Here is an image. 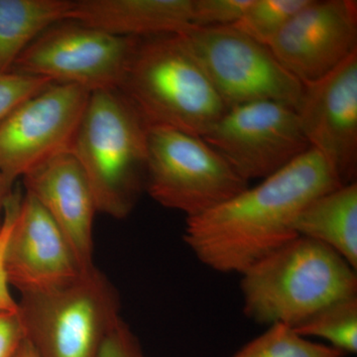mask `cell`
I'll return each instance as SVG.
<instances>
[{"mask_svg": "<svg viewBox=\"0 0 357 357\" xmlns=\"http://www.w3.org/2000/svg\"><path fill=\"white\" fill-rule=\"evenodd\" d=\"M54 83L46 77L22 73L0 74V121L28 98Z\"/></svg>", "mask_w": 357, "mask_h": 357, "instance_id": "44dd1931", "label": "cell"}, {"mask_svg": "<svg viewBox=\"0 0 357 357\" xmlns=\"http://www.w3.org/2000/svg\"><path fill=\"white\" fill-rule=\"evenodd\" d=\"M328 344L302 337L283 324L268 326L266 332L249 342L231 357H345Z\"/></svg>", "mask_w": 357, "mask_h": 357, "instance_id": "d6986e66", "label": "cell"}, {"mask_svg": "<svg viewBox=\"0 0 357 357\" xmlns=\"http://www.w3.org/2000/svg\"><path fill=\"white\" fill-rule=\"evenodd\" d=\"M252 0H192L194 27H227L243 17Z\"/></svg>", "mask_w": 357, "mask_h": 357, "instance_id": "7402d4cb", "label": "cell"}, {"mask_svg": "<svg viewBox=\"0 0 357 357\" xmlns=\"http://www.w3.org/2000/svg\"><path fill=\"white\" fill-rule=\"evenodd\" d=\"M15 357H38V356H37L36 351H34L31 344L27 342V340H25Z\"/></svg>", "mask_w": 357, "mask_h": 357, "instance_id": "4316f807", "label": "cell"}, {"mask_svg": "<svg viewBox=\"0 0 357 357\" xmlns=\"http://www.w3.org/2000/svg\"><path fill=\"white\" fill-rule=\"evenodd\" d=\"M25 340L18 310L0 312V357H15Z\"/></svg>", "mask_w": 357, "mask_h": 357, "instance_id": "d4e9b609", "label": "cell"}, {"mask_svg": "<svg viewBox=\"0 0 357 357\" xmlns=\"http://www.w3.org/2000/svg\"><path fill=\"white\" fill-rule=\"evenodd\" d=\"M73 0H0V74L52 26L70 21Z\"/></svg>", "mask_w": 357, "mask_h": 357, "instance_id": "e0dca14e", "label": "cell"}, {"mask_svg": "<svg viewBox=\"0 0 357 357\" xmlns=\"http://www.w3.org/2000/svg\"><path fill=\"white\" fill-rule=\"evenodd\" d=\"M100 357H149L139 340L123 319H119L105 338Z\"/></svg>", "mask_w": 357, "mask_h": 357, "instance_id": "cb8c5ba5", "label": "cell"}, {"mask_svg": "<svg viewBox=\"0 0 357 357\" xmlns=\"http://www.w3.org/2000/svg\"><path fill=\"white\" fill-rule=\"evenodd\" d=\"M248 183L203 138L148 128L144 189L161 206L197 217L234 198Z\"/></svg>", "mask_w": 357, "mask_h": 357, "instance_id": "8992f818", "label": "cell"}, {"mask_svg": "<svg viewBox=\"0 0 357 357\" xmlns=\"http://www.w3.org/2000/svg\"><path fill=\"white\" fill-rule=\"evenodd\" d=\"M295 112L310 146L325 157L342 184L356 182L357 50L304 86Z\"/></svg>", "mask_w": 357, "mask_h": 357, "instance_id": "7c38bea8", "label": "cell"}, {"mask_svg": "<svg viewBox=\"0 0 357 357\" xmlns=\"http://www.w3.org/2000/svg\"><path fill=\"white\" fill-rule=\"evenodd\" d=\"M91 93L52 83L0 121V176L7 184L73 153Z\"/></svg>", "mask_w": 357, "mask_h": 357, "instance_id": "ba28073f", "label": "cell"}, {"mask_svg": "<svg viewBox=\"0 0 357 357\" xmlns=\"http://www.w3.org/2000/svg\"><path fill=\"white\" fill-rule=\"evenodd\" d=\"M267 47L304 86L314 83L357 50V2L311 0Z\"/></svg>", "mask_w": 357, "mask_h": 357, "instance_id": "8fae6325", "label": "cell"}, {"mask_svg": "<svg viewBox=\"0 0 357 357\" xmlns=\"http://www.w3.org/2000/svg\"><path fill=\"white\" fill-rule=\"evenodd\" d=\"M241 276L244 314L258 325L296 328L333 303L357 296L356 269L307 237H295Z\"/></svg>", "mask_w": 357, "mask_h": 357, "instance_id": "7a4b0ae2", "label": "cell"}, {"mask_svg": "<svg viewBox=\"0 0 357 357\" xmlns=\"http://www.w3.org/2000/svg\"><path fill=\"white\" fill-rule=\"evenodd\" d=\"M25 192L48 213L64 234L82 270L93 263L95 197L73 153L52 160L22 178Z\"/></svg>", "mask_w": 357, "mask_h": 357, "instance_id": "5bb4252c", "label": "cell"}, {"mask_svg": "<svg viewBox=\"0 0 357 357\" xmlns=\"http://www.w3.org/2000/svg\"><path fill=\"white\" fill-rule=\"evenodd\" d=\"M140 38L109 34L68 21L52 26L16 61L11 72L73 84L89 93L119 89Z\"/></svg>", "mask_w": 357, "mask_h": 357, "instance_id": "9c48e42d", "label": "cell"}, {"mask_svg": "<svg viewBox=\"0 0 357 357\" xmlns=\"http://www.w3.org/2000/svg\"><path fill=\"white\" fill-rule=\"evenodd\" d=\"M298 236L328 246L357 269V184L340 185L312 199L293 223Z\"/></svg>", "mask_w": 357, "mask_h": 357, "instance_id": "2e32d148", "label": "cell"}, {"mask_svg": "<svg viewBox=\"0 0 357 357\" xmlns=\"http://www.w3.org/2000/svg\"><path fill=\"white\" fill-rule=\"evenodd\" d=\"M6 265L9 284L21 295L65 285L84 271L57 225L26 192L7 243Z\"/></svg>", "mask_w": 357, "mask_h": 357, "instance_id": "4fadbf2b", "label": "cell"}, {"mask_svg": "<svg viewBox=\"0 0 357 357\" xmlns=\"http://www.w3.org/2000/svg\"><path fill=\"white\" fill-rule=\"evenodd\" d=\"M17 303L26 340L38 357H100L121 319L119 294L96 265L65 285L22 294Z\"/></svg>", "mask_w": 357, "mask_h": 357, "instance_id": "5b68a950", "label": "cell"}, {"mask_svg": "<svg viewBox=\"0 0 357 357\" xmlns=\"http://www.w3.org/2000/svg\"><path fill=\"white\" fill-rule=\"evenodd\" d=\"M311 0H252L234 29L267 46L298 11Z\"/></svg>", "mask_w": 357, "mask_h": 357, "instance_id": "ffe728a7", "label": "cell"}, {"mask_svg": "<svg viewBox=\"0 0 357 357\" xmlns=\"http://www.w3.org/2000/svg\"><path fill=\"white\" fill-rule=\"evenodd\" d=\"M306 338H323L347 354L357 352V296L338 301L294 328Z\"/></svg>", "mask_w": 357, "mask_h": 357, "instance_id": "ac0fdd59", "label": "cell"}, {"mask_svg": "<svg viewBox=\"0 0 357 357\" xmlns=\"http://www.w3.org/2000/svg\"><path fill=\"white\" fill-rule=\"evenodd\" d=\"M119 89L148 128L204 137L227 110L180 35L140 38Z\"/></svg>", "mask_w": 357, "mask_h": 357, "instance_id": "3957f363", "label": "cell"}, {"mask_svg": "<svg viewBox=\"0 0 357 357\" xmlns=\"http://www.w3.org/2000/svg\"><path fill=\"white\" fill-rule=\"evenodd\" d=\"M202 138L248 182L269 177L311 149L295 109L274 102L231 107Z\"/></svg>", "mask_w": 357, "mask_h": 357, "instance_id": "30bf717a", "label": "cell"}, {"mask_svg": "<svg viewBox=\"0 0 357 357\" xmlns=\"http://www.w3.org/2000/svg\"><path fill=\"white\" fill-rule=\"evenodd\" d=\"M70 21L116 36L178 35L192 27V0H79Z\"/></svg>", "mask_w": 357, "mask_h": 357, "instance_id": "9a60e30c", "label": "cell"}, {"mask_svg": "<svg viewBox=\"0 0 357 357\" xmlns=\"http://www.w3.org/2000/svg\"><path fill=\"white\" fill-rule=\"evenodd\" d=\"M340 185L332 165L311 148L255 187L188 218L185 243L210 269L241 274L297 237L293 223L300 211Z\"/></svg>", "mask_w": 357, "mask_h": 357, "instance_id": "6da1fadb", "label": "cell"}, {"mask_svg": "<svg viewBox=\"0 0 357 357\" xmlns=\"http://www.w3.org/2000/svg\"><path fill=\"white\" fill-rule=\"evenodd\" d=\"M11 192H13V187L7 184L0 176V227H1L2 218H3L4 204Z\"/></svg>", "mask_w": 357, "mask_h": 357, "instance_id": "484cf974", "label": "cell"}, {"mask_svg": "<svg viewBox=\"0 0 357 357\" xmlns=\"http://www.w3.org/2000/svg\"><path fill=\"white\" fill-rule=\"evenodd\" d=\"M198 60L227 109L274 102L295 109L304 84L265 45L234 27H192L178 34Z\"/></svg>", "mask_w": 357, "mask_h": 357, "instance_id": "52a82bcc", "label": "cell"}, {"mask_svg": "<svg viewBox=\"0 0 357 357\" xmlns=\"http://www.w3.org/2000/svg\"><path fill=\"white\" fill-rule=\"evenodd\" d=\"M148 126L119 89L91 93L73 155L98 213L122 220L144 189Z\"/></svg>", "mask_w": 357, "mask_h": 357, "instance_id": "277c9868", "label": "cell"}, {"mask_svg": "<svg viewBox=\"0 0 357 357\" xmlns=\"http://www.w3.org/2000/svg\"><path fill=\"white\" fill-rule=\"evenodd\" d=\"M22 195L20 190L11 192L4 204L3 218L0 227V312H15L18 303L10 292V284L7 277L6 255V246L13 230Z\"/></svg>", "mask_w": 357, "mask_h": 357, "instance_id": "603a6c76", "label": "cell"}]
</instances>
